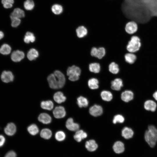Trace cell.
<instances>
[{
	"label": "cell",
	"instance_id": "1",
	"mask_svg": "<svg viewBox=\"0 0 157 157\" xmlns=\"http://www.w3.org/2000/svg\"><path fill=\"white\" fill-rule=\"evenodd\" d=\"M47 79L50 87L55 89L62 88L65 82L64 75L58 70H56L53 74L49 75Z\"/></svg>",
	"mask_w": 157,
	"mask_h": 157
},
{
	"label": "cell",
	"instance_id": "2",
	"mask_svg": "<svg viewBox=\"0 0 157 157\" xmlns=\"http://www.w3.org/2000/svg\"><path fill=\"white\" fill-rule=\"evenodd\" d=\"M144 139L151 147L153 148L155 146L157 143V128L154 125H149L145 132Z\"/></svg>",
	"mask_w": 157,
	"mask_h": 157
},
{
	"label": "cell",
	"instance_id": "3",
	"mask_svg": "<svg viewBox=\"0 0 157 157\" xmlns=\"http://www.w3.org/2000/svg\"><path fill=\"white\" fill-rule=\"evenodd\" d=\"M141 46L140 38L137 35H133L128 42L126 49L128 52L135 53L139 51Z\"/></svg>",
	"mask_w": 157,
	"mask_h": 157
},
{
	"label": "cell",
	"instance_id": "4",
	"mask_svg": "<svg viewBox=\"0 0 157 157\" xmlns=\"http://www.w3.org/2000/svg\"><path fill=\"white\" fill-rule=\"evenodd\" d=\"M81 70L78 66L73 65L69 67L67 70V74L68 79L72 81H76L79 80Z\"/></svg>",
	"mask_w": 157,
	"mask_h": 157
},
{
	"label": "cell",
	"instance_id": "5",
	"mask_svg": "<svg viewBox=\"0 0 157 157\" xmlns=\"http://www.w3.org/2000/svg\"><path fill=\"white\" fill-rule=\"evenodd\" d=\"M106 53V50L104 47H102L98 48L93 47L90 51V54L92 56L99 60L102 59L105 56Z\"/></svg>",
	"mask_w": 157,
	"mask_h": 157
},
{
	"label": "cell",
	"instance_id": "6",
	"mask_svg": "<svg viewBox=\"0 0 157 157\" xmlns=\"http://www.w3.org/2000/svg\"><path fill=\"white\" fill-rule=\"evenodd\" d=\"M138 28L137 23L134 21H131L126 24L125 29L128 34L133 35L137 32Z\"/></svg>",
	"mask_w": 157,
	"mask_h": 157
},
{
	"label": "cell",
	"instance_id": "7",
	"mask_svg": "<svg viewBox=\"0 0 157 157\" xmlns=\"http://www.w3.org/2000/svg\"><path fill=\"white\" fill-rule=\"evenodd\" d=\"M110 87L112 89L119 91L124 86L123 81L119 77H117L111 81Z\"/></svg>",
	"mask_w": 157,
	"mask_h": 157
},
{
	"label": "cell",
	"instance_id": "8",
	"mask_svg": "<svg viewBox=\"0 0 157 157\" xmlns=\"http://www.w3.org/2000/svg\"><path fill=\"white\" fill-rule=\"evenodd\" d=\"M144 107L146 110L151 112H155L157 107L156 101L152 99H148L145 101L144 104Z\"/></svg>",
	"mask_w": 157,
	"mask_h": 157
},
{
	"label": "cell",
	"instance_id": "9",
	"mask_svg": "<svg viewBox=\"0 0 157 157\" xmlns=\"http://www.w3.org/2000/svg\"><path fill=\"white\" fill-rule=\"evenodd\" d=\"M134 94L133 91L126 90L122 92L121 94L122 100L126 102H128L133 100Z\"/></svg>",
	"mask_w": 157,
	"mask_h": 157
},
{
	"label": "cell",
	"instance_id": "10",
	"mask_svg": "<svg viewBox=\"0 0 157 157\" xmlns=\"http://www.w3.org/2000/svg\"><path fill=\"white\" fill-rule=\"evenodd\" d=\"M54 116L56 118H61L64 117L66 112L64 107L62 106L56 107L53 111Z\"/></svg>",
	"mask_w": 157,
	"mask_h": 157
},
{
	"label": "cell",
	"instance_id": "11",
	"mask_svg": "<svg viewBox=\"0 0 157 157\" xmlns=\"http://www.w3.org/2000/svg\"><path fill=\"white\" fill-rule=\"evenodd\" d=\"M89 112L92 116L97 117L101 115L102 114L103 109L100 106L95 105L90 107Z\"/></svg>",
	"mask_w": 157,
	"mask_h": 157
},
{
	"label": "cell",
	"instance_id": "12",
	"mask_svg": "<svg viewBox=\"0 0 157 157\" xmlns=\"http://www.w3.org/2000/svg\"><path fill=\"white\" fill-rule=\"evenodd\" d=\"M66 128L72 131H77L79 129V125L74 122L73 119L72 118H69L67 120L65 124Z\"/></svg>",
	"mask_w": 157,
	"mask_h": 157
},
{
	"label": "cell",
	"instance_id": "13",
	"mask_svg": "<svg viewBox=\"0 0 157 157\" xmlns=\"http://www.w3.org/2000/svg\"><path fill=\"white\" fill-rule=\"evenodd\" d=\"M112 148L114 152L117 154L123 153L125 149L124 143L119 141L115 142L113 144Z\"/></svg>",
	"mask_w": 157,
	"mask_h": 157
},
{
	"label": "cell",
	"instance_id": "14",
	"mask_svg": "<svg viewBox=\"0 0 157 157\" xmlns=\"http://www.w3.org/2000/svg\"><path fill=\"white\" fill-rule=\"evenodd\" d=\"M14 76L12 73L10 71H4L1 75V80L5 83H8L13 81L14 80Z\"/></svg>",
	"mask_w": 157,
	"mask_h": 157
},
{
	"label": "cell",
	"instance_id": "15",
	"mask_svg": "<svg viewBox=\"0 0 157 157\" xmlns=\"http://www.w3.org/2000/svg\"><path fill=\"white\" fill-rule=\"evenodd\" d=\"M134 134L133 130L131 128L125 127L122 130L121 135L126 139H130L133 137Z\"/></svg>",
	"mask_w": 157,
	"mask_h": 157
},
{
	"label": "cell",
	"instance_id": "16",
	"mask_svg": "<svg viewBox=\"0 0 157 157\" xmlns=\"http://www.w3.org/2000/svg\"><path fill=\"white\" fill-rule=\"evenodd\" d=\"M16 131V127L13 123H9L7 125L4 129L6 134L8 136H12L15 134Z\"/></svg>",
	"mask_w": 157,
	"mask_h": 157
},
{
	"label": "cell",
	"instance_id": "17",
	"mask_svg": "<svg viewBox=\"0 0 157 157\" xmlns=\"http://www.w3.org/2000/svg\"><path fill=\"white\" fill-rule=\"evenodd\" d=\"M85 147L88 151L92 152L95 151L98 148V146L95 140L91 139L85 142Z\"/></svg>",
	"mask_w": 157,
	"mask_h": 157
},
{
	"label": "cell",
	"instance_id": "18",
	"mask_svg": "<svg viewBox=\"0 0 157 157\" xmlns=\"http://www.w3.org/2000/svg\"><path fill=\"white\" fill-rule=\"evenodd\" d=\"M24 57V53L21 51L16 50L12 53L11 58L12 61L15 62H19Z\"/></svg>",
	"mask_w": 157,
	"mask_h": 157
},
{
	"label": "cell",
	"instance_id": "19",
	"mask_svg": "<svg viewBox=\"0 0 157 157\" xmlns=\"http://www.w3.org/2000/svg\"><path fill=\"white\" fill-rule=\"evenodd\" d=\"M77 37L79 38H82L85 37L88 34L87 29L83 26H78L76 30Z\"/></svg>",
	"mask_w": 157,
	"mask_h": 157
},
{
	"label": "cell",
	"instance_id": "20",
	"mask_svg": "<svg viewBox=\"0 0 157 157\" xmlns=\"http://www.w3.org/2000/svg\"><path fill=\"white\" fill-rule=\"evenodd\" d=\"M99 82L98 79L95 77L90 78L88 81L87 84L89 88L92 90H96L99 87Z\"/></svg>",
	"mask_w": 157,
	"mask_h": 157
},
{
	"label": "cell",
	"instance_id": "21",
	"mask_svg": "<svg viewBox=\"0 0 157 157\" xmlns=\"http://www.w3.org/2000/svg\"><path fill=\"white\" fill-rule=\"evenodd\" d=\"M88 69L91 72L97 74L101 71V66L100 64L98 62H92L89 64Z\"/></svg>",
	"mask_w": 157,
	"mask_h": 157
},
{
	"label": "cell",
	"instance_id": "22",
	"mask_svg": "<svg viewBox=\"0 0 157 157\" xmlns=\"http://www.w3.org/2000/svg\"><path fill=\"white\" fill-rule=\"evenodd\" d=\"M124 58L126 63L130 64H132L135 62L137 57L135 53L128 52L125 54Z\"/></svg>",
	"mask_w": 157,
	"mask_h": 157
},
{
	"label": "cell",
	"instance_id": "23",
	"mask_svg": "<svg viewBox=\"0 0 157 157\" xmlns=\"http://www.w3.org/2000/svg\"><path fill=\"white\" fill-rule=\"evenodd\" d=\"M38 119L39 121L45 124L50 123L52 120L50 116L48 114L45 113H41L39 115Z\"/></svg>",
	"mask_w": 157,
	"mask_h": 157
},
{
	"label": "cell",
	"instance_id": "24",
	"mask_svg": "<svg viewBox=\"0 0 157 157\" xmlns=\"http://www.w3.org/2000/svg\"><path fill=\"white\" fill-rule=\"evenodd\" d=\"M109 71L111 74L116 75L120 71V68L119 65L115 62H111L108 66Z\"/></svg>",
	"mask_w": 157,
	"mask_h": 157
},
{
	"label": "cell",
	"instance_id": "25",
	"mask_svg": "<svg viewBox=\"0 0 157 157\" xmlns=\"http://www.w3.org/2000/svg\"><path fill=\"white\" fill-rule=\"evenodd\" d=\"M87 134L83 130H78L76 131L74 136V140L78 142H81V140L87 137Z\"/></svg>",
	"mask_w": 157,
	"mask_h": 157
},
{
	"label": "cell",
	"instance_id": "26",
	"mask_svg": "<svg viewBox=\"0 0 157 157\" xmlns=\"http://www.w3.org/2000/svg\"><path fill=\"white\" fill-rule=\"evenodd\" d=\"M24 16V11L19 8H15L11 13L10 17V19L15 18L20 19V18L23 17Z\"/></svg>",
	"mask_w": 157,
	"mask_h": 157
},
{
	"label": "cell",
	"instance_id": "27",
	"mask_svg": "<svg viewBox=\"0 0 157 157\" xmlns=\"http://www.w3.org/2000/svg\"><path fill=\"white\" fill-rule=\"evenodd\" d=\"M53 98L54 101L58 104L65 102L66 99V97L61 92H58L55 93L53 95Z\"/></svg>",
	"mask_w": 157,
	"mask_h": 157
},
{
	"label": "cell",
	"instance_id": "28",
	"mask_svg": "<svg viewBox=\"0 0 157 157\" xmlns=\"http://www.w3.org/2000/svg\"><path fill=\"white\" fill-rule=\"evenodd\" d=\"M53 104L51 100L42 101L40 104L41 107L45 110H51L53 107Z\"/></svg>",
	"mask_w": 157,
	"mask_h": 157
},
{
	"label": "cell",
	"instance_id": "29",
	"mask_svg": "<svg viewBox=\"0 0 157 157\" xmlns=\"http://www.w3.org/2000/svg\"><path fill=\"white\" fill-rule=\"evenodd\" d=\"M101 96L103 100L107 101H110L113 97L112 93L108 90L102 91L101 92Z\"/></svg>",
	"mask_w": 157,
	"mask_h": 157
},
{
	"label": "cell",
	"instance_id": "30",
	"mask_svg": "<svg viewBox=\"0 0 157 157\" xmlns=\"http://www.w3.org/2000/svg\"><path fill=\"white\" fill-rule=\"evenodd\" d=\"M77 104L80 108L86 107L88 105V101L87 98L81 96L78 97L77 99Z\"/></svg>",
	"mask_w": 157,
	"mask_h": 157
},
{
	"label": "cell",
	"instance_id": "31",
	"mask_svg": "<svg viewBox=\"0 0 157 157\" xmlns=\"http://www.w3.org/2000/svg\"><path fill=\"white\" fill-rule=\"evenodd\" d=\"M39 55L38 51L35 49H31L28 52L27 57L28 59L31 61L35 60L37 58Z\"/></svg>",
	"mask_w": 157,
	"mask_h": 157
},
{
	"label": "cell",
	"instance_id": "32",
	"mask_svg": "<svg viewBox=\"0 0 157 157\" xmlns=\"http://www.w3.org/2000/svg\"><path fill=\"white\" fill-rule=\"evenodd\" d=\"M52 135L51 131L47 128L42 129L40 133V136L42 138L45 139H50Z\"/></svg>",
	"mask_w": 157,
	"mask_h": 157
},
{
	"label": "cell",
	"instance_id": "33",
	"mask_svg": "<svg viewBox=\"0 0 157 157\" xmlns=\"http://www.w3.org/2000/svg\"><path fill=\"white\" fill-rule=\"evenodd\" d=\"M11 47L6 44H3L0 48V53L3 55H6L9 54L11 51Z\"/></svg>",
	"mask_w": 157,
	"mask_h": 157
},
{
	"label": "cell",
	"instance_id": "34",
	"mask_svg": "<svg viewBox=\"0 0 157 157\" xmlns=\"http://www.w3.org/2000/svg\"><path fill=\"white\" fill-rule=\"evenodd\" d=\"M35 37L32 33L30 32H27L24 36V41L26 43L30 42H33L35 41Z\"/></svg>",
	"mask_w": 157,
	"mask_h": 157
},
{
	"label": "cell",
	"instance_id": "35",
	"mask_svg": "<svg viewBox=\"0 0 157 157\" xmlns=\"http://www.w3.org/2000/svg\"><path fill=\"white\" fill-rule=\"evenodd\" d=\"M27 130L30 134L33 135H36L39 131L38 126L35 124L29 125L27 128Z\"/></svg>",
	"mask_w": 157,
	"mask_h": 157
},
{
	"label": "cell",
	"instance_id": "36",
	"mask_svg": "<svg viewBox=\"0 0 157 157\" xmlns=\"http://www.w3.org/2000/svg\"><path fill=\"white\" fill-rule=\"evenodd\" d=\"M51 10L54 14L59 15L62 13L63 11V8L60 5L55 4L53 5L51 7Z\"/></svg>",
	"mask_w": 157,
	"mask_h": 157
},
{
	"label": "cell",
	"instance_id": "37",
	"mask_svg": "<svg viewBox=\"0 0 157 157\" xmlns=\"http://www.w3.org/2000/svg\"><path fill=\"white\" fill-rule=\"evenodd\" d=\"M24 6L26 10H30L34 8V3L33 0H26L24 3Z\"/></svg>",
	"mask_w": 157,
	"mask_h": 157
},
{
	"label": "cell",
	"instance_id": "38",
	"mask_svg": "<svg viewBox=\"0 0 157 157\" xmlns=\"http://www.w3.org/2000/svg\"><path fill=\"white\" fill-rule=\"evenodd\" d=\"M65 133L62 131H58L55 134V138L58 141H63L65 139Z\"/></svg>",
	"mask_w": 157,
	"mask_h": 157
},
{
	"label": "cell",
	"instance_id": "39",
	"mask_svg": "<svg viewBox=\"0 0 157 157\" xmlns=\"http://www.w3.org/2000/svg\"><path fill=\"white\" fill-rule=\"evenodd\" d=\"M124 117L122 115L118 114L115 115L114 117L113 122L114 124L117 122L122 123L124 122Z\"/></svg>",
	"mask_w": 157,
	"mask_h": 157
},
{
	"label": "cell",
	"instance_id": "40",
	"mask_svg": "<svg viewBox=\"0 0 157 157\" xmlns=\"http://www.w3.org/2000/svg\"><path fill=\"white\" fill-rule=\"evenodd\" d=\"M1 3L3 7L6 8H11L14 3V0H1Z\"/></svg>",
	"mask_w": 157,
	"mask_h": 157
},
{
	"label": "cell",
	"instance_id": "41",
	"mask_svg": "<svg viewBox=\"0 0 157 157\" xmlns=\"http://www.w3.org/2000/svg\"><path fill=\"white\" fill-rule=\"evenodd\" d=\"M11 20V26L13 27H16L18 26L21 23V20L19 18H13Z\"/></svg>",
	"mask_w": 157,
	"mask_h": 157
},
{
	"label": "cell",
	"instance_id": "42",
	"mask_svg": "<svg viewBox=\"0 0 157 157\" xmlns=\"http://www.w3.org/2000/svg\"><path fill=\"white\" fill-rule=\"evenodd\" d=\"M17 154L13 151L11 150L8 151L5 155L4 157H16Z\"/></svg>",
	"mask_w": 157,
	"mask_h": 157
},
{
	"label": "cell",
	"instance_id": "43",
	"mask_svg": "<svg viewBox=\"0 0 157 157\" xmlns=\"http://www.w3.org/2000/svg\"><path fill=\"white\" fill-rule=\"evenodd\" d=\"M6 142L5 137L2 135H0V147L3 146Z\"/></svg>",
	"mask_w": 157,
	"mask_h": 157
},
{
	"label": "cell",
	"instance_id": "44",
	"mask_svg": "<svg viewBox=\"0 0 157 157\" xmlns=\"http://www.w3.org/2000/svg\"><path fill=\"white\" fill-rule=\"evenodd\" d=\"M152 97L154 100L157 101V90L153 93Z\"/></svg>",
	"mask_w": 157,
	"mask_h": 157
},
{
	"label": "cell",
	"instance_id": "45",
	"mask_svg": "<svg viewBox=\"0 0 157 157\" xmlns=\"http://www.w3.org/2000/svg\"><path fill=\"white\" fill-rule=\"evenodd\" d=\"M3 33L1 31H0V40L2 39L4 37Z\"/></svg>",
	"mask_w": 157,
	"mask_h": 157
}]
</instances>
